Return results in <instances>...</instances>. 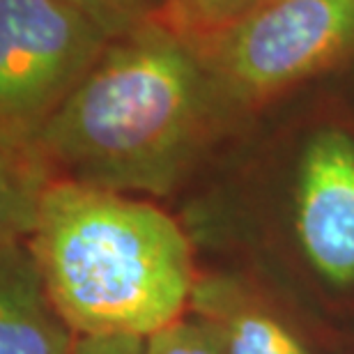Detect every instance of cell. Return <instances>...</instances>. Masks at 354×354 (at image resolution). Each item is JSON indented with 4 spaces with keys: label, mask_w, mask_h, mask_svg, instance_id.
Returning <instances> with one entry per match:
<instances>
[{
    "label": "cell",
    "mask_w": 354,
    "mask_h": 354,
    "mask_svg": "<svg viewBox=\"0 0 354 354\" xmlns=\"http://www.w3.org/2000/svg\"><path fill=\"white\" fill-rule=\"evenodd\" d=\"M30 246L46 290L79 338H147L194 295L187 235L138 198L53 180L35 198Z\"/></svg>",
    "instance_id": "cell-2"
},
{
    "label": "cell",
    "mask_w": 354,
    "mask_h": 354,
    "mask_svg": "<svg viewBox=\"0 0 354 354\" xmlns=\"http://www.w3.org/2000/svg\"><path fill=\"white\" fill-rule=\"evenodd\" d=\"M196 44L242 122L290 92L354 67V0H260Z\"/></svg>",
    "instance_id": "cell-3"
},
{
    "label": "cell",
    "mask_w": 354,
    "mask_h": 354,
    "mask_svg": "<svg viewBox=\"0 0 354 354\" xmlns=\"http://www.w3.org/2000/svg\"><path fill=\"white\" fill-rule=\"evenodd\" d=\"M191 306L198 320L214 331L223 354H310L286 324L223 281L196 283Z\"/></svg>",
    "instance_id": "cell-7"
},
{
    "label": "cell",
    "mask_w": 354,
    "mask_h": 354,
    "mask_svg": "<svg viewBox=\"0 0 354 354\" xmlns=\"http://www.w3.org/2000/svg\"><path fill=\"white\" fill-rule=\"evenodd\" d=\"M288 189L310 267L331 286H354V127L338 118L301 127L288 159Z\"/></svg>",
    "instance_id": "cell-5"
},
{
    "label": "cell",
    "mask_w": 354,
    "mask_h": 354,
    "mask_svg": "<svg viewBox=\"0 0 354 354\" xmlns=\"http://www.w3.org/2000/svg\"><path fill=\"white\" fill-rule=\"evenodd\" d=\"M260 0H171L166 21L194 39L221 30Z\"/></svg>",
    "instance_id": "cell-8"
},
{
    "label": "cell",
    "mask_w": 354,
    "mask_h": 354,
    "mask_svg": "<svg viewBox=\"0 0 354 354\" xmlns=\"http://www.w3.org/2000/svg\"><path fill=\"white\" fill-rule=\"evenodd\" d=\"M113 35L74 0H0L3 150L19 152L79 88Z\"/></svg>",
    "instance_id": "cell-4"
},
{
    "label": "cell",
    "mask_w": 354,
    "mask_h": 354,
    "mask_svg": "<svg viewBox=\"0 0 354 354\" xmlns=\"http://www.w3.org/2000/svg\"><path fill=\"white\" fill-rule=\"evenodd\" d=\"M74 354H145V338H133V336L79 338Z\"/></svg>",
    "instance_id": "cell-11"
},
{
    "label": "cell",
    "mask_w": 354,
    "mask_h": 354,
    "mask_svg": "<svg viewBox=\"0 0 354 354\" xmlns=\"http://www.w3.org/2000/svg\"><path fill=\"white\" fill-rule=\"evenodd\" d=\"M79 334L46 290L30 246L5 237L0 258V354H74Z\"/></svg>",
    "instance_id": "cell-6"
},
{
    "label": "cell",
    "mask_w": 354,
    "mask_h": 354,
    "mask_svg": "<svg viewBox=\"0 0 354 354\" xmlns=\"http://www.w3.org/2000/svg\"><path fill=\"white\" fill-rule=\"evenodd\" d=\"M237 124L196 39L152 21L115 35L30 143L5 159L41 184L166 196Z\"/></svg>",
    "instance_id": "cell-1"
},
{
    "label": "cell",
    "mask_w": 354,
    "mask_h": 354,
    "mask_svg": "<svg viewBox=\"0 0 354 354\" xmlns=\"http://www.w3.org/2000/svg\"><path fill=\"white\" fill-rule=\"evenodd\" d=\"M145 354H223V348L203 320L180 317L145 338Z\"/></svg>",
    "instance_id": "cell-10"
},
{
    "label": "cell",
    "mask_w": 354,
    "mask_h": 354,
    "mask_svg": "<svg viewBox=\"0 0 354 354\" xmlns=\"http://www.w3.org/2000/svg\"><path fill=\"white\" fill-rule=\"evenodd\" d=\"M113 37L152 21H166L171 0H74Z\"/></svg>",
    "instance_id": "cell-9"
}]
</instances>
